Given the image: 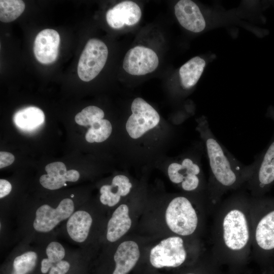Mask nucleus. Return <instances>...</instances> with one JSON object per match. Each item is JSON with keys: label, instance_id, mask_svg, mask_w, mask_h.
I'll list each match as a JSON object with an SVG mask.
<instances>
[{"label": "nucleus", "instance_id": "1", "mask_svg": "<svg viewBox=\"0 0 274 274\" xmlns=\"http://www.w3.org/2000/svg\"><path fill=\"white\" fill-rule=\"evenodd\" d=\"M199 124L214 182L220 187L227 188L235 186L243 179L251 178L254 162L242 164L217 140L206 119L201 120Z\"/></svg>", "mask_w": 274, "mask_h": 274}, {"label": "nucleus", "instance_id": "2", "mask_svg": "<svg viewBox=\"0 0 274 274\" xmlns=\"http://www.w3.org/2000/svg\"><path fill=\"white\" fill-rule=\"evenodd\" d=\"M165 221L171 231L182 236L192 234L198 224V217L190 201L177 196L169 203L165 211Z\"/></svg>", "mask_w": 274, "mask_h": 274}, {"label": "nucleus", "instance_id": "3", "mask_svg": "<svg viewBox=\"0 0 274 274\" xmlns=\"http://www.w3.org/2000/svg\"><path fill=\"white\" fill-rule=\"evenodd\" d=\"M108 55L106 45L97 39L87 42L79 58L78 74L81 80L89 82L95 78L104 67Z\"/></svg>", "mask_w": 274, "mask_h": 274}, {"label": "nucleus", "instance_id": "4", "mask_svg": "<svg viewBox=\"0 0 274 274\" xmlns=\"http://www.w3.org/2000/svg\"><path fill=\"white\" fill-rule=\"evenodd\" d=\"M132 114L126 123V129L129 136L137 139L148 130L153 129L160 121L158 112L144 99L135 98L131 106Z\"/></svg>", "mask_w": 274, "mask_h": 274}, {"label": "nucleus", "instance_id": "5", "mask_svg": "<svg viewBox=\"0 0 274 274\" xmlns=\"http://www.w3.org/2000/svg\"><path fill=\"white\" fill-rule=\"evenodd\" d=\"M186 258L182 238L174 236L162 240L150 251V262L155 268L176 267Z\"/></svg>", "mask_w": 274, "mask_h": 274}, {"label": "nucleus", "instance_id": "6", "mask_svg": "<svg viewBox=\"0 0 274 274\" xmlns=\"http://www.w3.org/2000/svg\"><path fill=\"white\" fill-rule=\"evenodd\" d=\"M246 217L238 209H232L225 216L223 221V239L228 248L240 250L247 244L249 231Z\"/></svg>", "mask_w": 274, "mask_h": 274}, {"label": "nucleus", "instance_id": "7", "mask_svg": "<svg viewBox=\"0 0 274 274\" xmlns=\"http://www.w3.org/2000/svg\"><path fill=\"white\" fill-rule=\"evenodd\" d=\"M74 209L73 201L68 198L61 200L55 208L47 204H43L36 210L33 227L39 232H50L61 221L68 219Z\"/></svg>", "mask_w": 274, "mask_h": 274}, {"label": "nucleus", "instance_id": "8", "mask_svg": "<svg viewBox=\"0 0 274 274\" xmlns=\"http://www.w3.org/2000/svg\"><path fill=\"white\" fill-rule=\"evenodd\" d=\"M167 173L170 180L175 184H181L185 191H194L200 185L201 174L200 165L190 157H186L180 162L170 163Z\"/></svg>", "mask_w": 274, "mask_h": 274}, {"label": "nucleus", "instance_id": "9", "mask_svg": "<svg viewBox=\"0 0 274 274\" xmlns=\"http://www.w3.org/2000/svg\"><path fill=\"white\" fill-rule=\"evenodd\" d=\"M159 63L156 53L152 49L144 46H136L126 53L123 67L132 75H144L154 71Z\"/></svg>", "mask_w": 274, "mask_h": 274}, {"label": "nucleus", "instance_id": "10", "mask_svg": "<svg viewBox=\"0 0 274 274\" xmlns=\"http://www.w3.org/2000/svg\"><path fill=\"white\" fill-rule=\"evenodd\" d=\"M270 116L274 121V114ZM253 162L255 167L251 178L254 187L263 190L274 183V131L266 148L255 157Z\"/></svg>", "mask_w": 274, "mask_h": 274}, {"label": "nucleus", "instance_id": "11", "mask_svg": "<svg viewBox=\"0 0 274 274\" xmlns=\"http://www.w3.org/2000/svg\"><path fill=\"white\" fill-rule=\"evenodd\" d=\"M60 36L52 29L41 30L34 41L33 52L38 61L44 64L54 62L58 55Z\"/></svg>", "mask_w": 274, "mask_h": 274}, {"label": "nucleus", "instance_id": "12", "mask_svg": "<svg viewBox=\"0 0 274 274\" xmlns=\"http://www.w3.org/2000/svg\"><path fill=\"white\" fill-rule=\"evenodd\" d=\"M141 16V9L135 3L125 1L109 9L107 12L106 20L110 26L119 29L124 25L131 26L136 24Z\"/></svg>", "mask_w": 274, "mask_h": 274}, {"label": "nucleus", "instance_id": "13", "mask_svg": "<svg viewBox=\"0 0 274 274\" xmlns=\"http://www.w3.org/2000/svg\"><path fill=\"white\" fill-rule=\"evenodd\" d=\"M175 14L180 24L193 32H200L206 27V21L198 6L190 0H181L175 6Z\"/></svg>", "mask_w": 274, "mask_h": 274}, {"label": "nucleus", "instance_id": "14", "mask_svg": "<svg viewBox=\"0 0 274 274\" xmlns=\"http://www.w3.org/2000/svg\"><path fill=\"white\" fill-rule=\"evenodd\" d=\"M47 174L40 178L41 185L49 190H56L64 186L66 182H76L80 178L79 173L75 169L66 170L62 162H54L45 166Z\"/></svg>", "mask_w": 274, "mask_h": 274}, {"label": "nucleus", "instance_id": "15", "mask_svg": "<svg viewBox=\"0 0 274 274\" xmlns=\"http://www.w3.org/2000/svg\"><path fill=\"white\" fill-rule=\"evenodd\" d=\"M140 256L137 243L132 241L122 242L114 256L115 267L112 274H127L135 265Z\"/></svg>", "mask_w": 274, "mask_h": 274}, {"label": "nucleus", "instance_id": "16", "mask_svg": "<svg viewBox=\"0 0 274 274\" xmlns=\"http://www.w3.org/2000/svg\"><path fill=\"white\" fill-rule=\"evenodd\" d=\"M132 187L129 179L119 175L114 177L111 185H103L100 189L99 199L104 205L114 207L120 201L121 196L128 194Z\"/></svg>", "mask_w": 274, "mask_h": 274}, {"label": "nucleus", "instance_id": "17", "mask_svg": "<svg viewBox=\"0 0 274 274\" xmlns=\"http://www.w3.org/2000/svg\"><path fill=\"white\" fill-rule=\"evenodd\" d=\"M131 223L128 206L125 204H121L114 211L108 221L107 240L110 242L118 240L129 230Z\"/></svg>", "mask_w": 274, "mask_h": 274}, {"label": "nucleus", "instance_id": "18", "mask_svg": "<svg viewBox=\"0 0 274 274\" xmlns=\"http://www.w3.org/2000/svg\"><path fill=\"white\" fill-rule=\"evenodd\" d=\"M92 223L90 214L84 210L74 212L66 224L67 232L74 241L81 243L87 239Z\"/></svg>", "mask_w": 274, "mask_h": 274}, {"label": "nucleus", "instance_id": "19", "mask_svg": "<svg viewBox=\"0 0 274 274\" xmlns=\"http://www.w3.org/2000/svg\"><path fill=\"white\" fill-rule=\"evenodd\" d=\"M13 121L19 129L30 131L42 125L45 121V115L40 108L30 106L17 111L14 115Z\"/></svg>", "mask_w": 274, "mask_h": 274}, {"label": "nucleus", "instance_id": "20", "mask_svg": "<svg viewBox=\"0 0 274 274\" xmlns=\"http://www.w3.org/2000/svg\"><path fill=\"white\" fill-rule=\"evenodd\" d=\"M206 65L205 60L195 56L184 63L179 70L181 84L185 89L193 87L199 80Z\"/></svg>", "mask_w": 274, "mask_h": 274}, {"label": "nucleus", "instance_id": "21", "mask_svg": "<svg viewBox=\"0 0 274 274\" xmlns=\"http://www.w3.org/2000/svg\"><path fill=\"white\" fill-rule=\"evenodd\" d=\"M255 238L261 248L265 250L274 248V211L267 214L259 222Z\"/></svg>", "mask_w": 274, "mask_h": 274}, {"label": "nucleus", "instance_id": "22", "mask_svg": "<svg viewBox=\"0 0 274 274\" xmlns=\"http://www.w3.org/2000/svg\"><path fill=\"white\" fill-rule=\"evenodd\" d=\"M47 258L41 261V272L46 273L56 263L62 260L65 255L63 246L57 242H50L46 247Z\"/></svg>", "mask_w": 274, "mask_h": 274}, {"label": "nucleus", "instance_id": "23", "mask_svg": "<svg viewBox=\"0 0 274 274\" xmlns=\"http://www.w3.org/2000/svg\"><path fill=\"white\" fill-rule=\"evenodd\" d=\"M25 5L20 0L0 1V20L10 22L16 19L23 12Z\"/></svg>", "mask_w": 274, "mask_h": 274}, {"label": "nucleus", "instance_id": "24", "mask_svg": "<svg viewBox=\"0 0 274 274\" xmlns=\"http://www.w3.org/2000/svg\"><path fill=\"white\" fill-rule=\"evenodd\" d=\"M112 127L107 119H101L94 123L87 130L86 140L89 143H100L106 141L111 135Z\"/></svg>", "mask_w": 274, "mask_h": 274}, {"label": "nucleus", "instance_id": "25", "mask_svg": "<svg viewBox=\"0 0 274 274\" xmlns=\"http://www.w3.org/2000/svg\"><path fill=\"white\" fill-rule=\"evenodd\" d=\"M38 254L34 251H27L17 256L13 261L14 271L12 274H28L35 267Z\"/></svg>", "mask_w": 274, "mask_h": 274}, {"label": "nucleus", "instance_id": "26", "mask_svg": "<svg viewBox=\"0 0 274 274\" xmlns=\"http://www.w3.org/2000/svg\"><path fill=\"white\" fill-rule=\"evenodd\" d=\"M105 114L99 108L90 106L83 109L75 117L76 122L81 126H91L94 123L104 118Z\"/></svg>", "mask_w": 274, "mask_h": 274}, {"label": "nucleus", "instance_id": "27", "mask_svg": "<svg viewBox=\"0 0 274 274\" xmlns=\"http://www.w3.org/2000/svg\"><path fill=\"white\" fill-rule=\"evenodd\" d=\"M70 268V263L67 261L62 260L54 264L50 268L49 274H65Z\"/></svg>", "mask_w": 274, "mask_h": 274}, {"label": "nucleus", "instance_id": "28", "mask_svg": "<svg viewBox=\"0 0 274 274\" xmlns=\"http://www.w3.org/2000/svg\"><path fill=\"white\" fill-rule=\"evenodd\" d=\"M15 160L14 156L7 152H0V168L8 166L13 163Z\"/></svg>", "mask_w": 274, "mask_h": 274}, {"label": "nucleus", "instance_id": "29", "mask_svg": "<svg viewBox=\"0 0 274 274\" xmlns=\"http://www.w3.org/2000/svg\"><path fill=\"white\" fill-rule=\"evenodd\" d=\"M12 186L10 183L5 179L0 180V198H2L8 195L11 192Z\"/></svg>", "mask_w": 274, "mask_h": 274}, {"label": "nucleus", "instance_id": "30", "mask_svg": "<svg viewBox=\"0 0 274 274\" xmlns=\"http://www.w3.org/2000/svg\"><path fill=\"white\" fill-rule=\"evenodd\" d=\"M187 274H193V273H187Z\"/></svg>", "mask_w": 274, "mask_h": 274}]
</instances>
